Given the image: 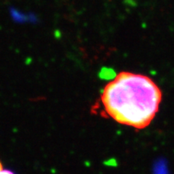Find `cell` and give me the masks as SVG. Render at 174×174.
<instances>
[{"mask_svg": "<svg viewBox=\"0 0 174 174\" xmlns=\"http://www.w3.org/2000/svg\"><path fill=\"white\" fill-rule=\"evenodd\" d=\"M0 174H14V172L8 169H4L2 165V163L0 161Z\"/></svg>", "mask_w": 174, "mask_h": 174, "instance_id": "7a4b0ae2", "label": "cell"}, {"mask_svg": "<svg viewBox=\"0 0 174 174\" xmlns=\"http://www.w3.org/2000/svg\"><path fill=\"white\" fill-rule=\"evenodd\" d=\"M101 101L112 119L140 130L148 127L156 115L162 93L149 77L121 72L105 85Z\"/></svg>", "mask_w": 174, "mask_h": 174, "instance_id": "6da1fadb", "label": "cell"}]
</instances>
